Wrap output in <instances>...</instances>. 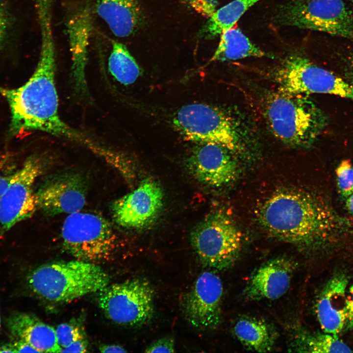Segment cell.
Here are the masks:
<instances>
[{"label": "cell", "instance_id": "cell-1", "mask_svg": "<svg viewBox=\"0 0 353 353\" xmlns=\"http://www.w3.org/2000/svg\"><path fill=\"white\" fill-rule=\"evenodd\" d=\"M269 188L257 199L254 216L271 236L302 250L312 251L351 231L349 222L320 193L285 181Z\"/></svg>", "mask_w": 353, "mask_h": 353}, {"label": "cell", "instance_id": "cell-2", "mask_svg": "<svg viewBox=\"0 0 353 353\" xmlns=\"http://www.w3.org/2000/svg\"><path fill=\"white\" fill-rule=\"evenodd\" d=\"M55 68V50H41L37 67L27 81L15 89L0 86V94L10 110L11 134L38 130L85 142L59 116Z\"/></svg>", "mask_w": 353, "mask_h": 353}, {"label": "cell", "instance_id": "cell-3", "mask_svg": "<svg viewBox=\"0 0 353 353\" xmlns=\"http://www.w3.org/2000/svg\"><path fill=\"white\" fill-rule=\"evenodd\" d=\"M263 105L264 117L272 133L291 147H310L328 124L325 113L305 95L278 90L269 93Z\"/></svg>", "mask_w": 353, "mask_h": 353}, {"label": "cell", "instance_id": "cell-4", "mask_svg": "<svg viewBox=\"0 0 353 353\" xmlns=\"http://www.w3.org/2000/svg\"><path fill=\"white\" fill-rule=\"evenodd\" d=\"M173 125L186 140L222 146L241 159L248 156L252 147L251 133L243 122L208 104L193 103L182 106L174 115Z\"/></svg>", "mask_w": 353, "mask_h": 353}, {"label": "cell", "instance_id": "cell-5", "mask_svg": "<svg viewBox=\"0 0 353 353\" xmlns=\"http://www.w3.org/2000/svg\"><path fill=\"white\" fill-rule=\"evenodd\" d=\"M27 280L34 294L55 303H68L99 292L110 281L98 264L77 259L42 265L29 274Z\"/></svg>", "mask_w": 353, "mask_h": 353}, {"label": "cell", "instance_id": "cell-6", "mask_svg": "<svg viewBox=\"0 0 353 353\" xmlns=\"http://www.w3.org/2000/svg\"><path fill=\"white\" fill-rule=\"evenodd\" d=\"M190 241L203 265L223 270L232 267L239 258L244 237L229 214L217 210L208 214L193 229Z\"/></svg>", "mask_w": 353, "mask_h": 353}, {"label": "cell", "instance_id": "cell-7", "mask_svg": "<svg viewBox=\"0 0 353 353\" xmlns=\"http://www.w3.org/2000/svg\"><path fill=\"white\" fill-rule=\"evenodd\" d=\"M61 233L64 249L76 259L95 263L114 254L116 236L113 227L97 214L80 211L69 214Z\"/></svg>", "mask_w": 353, "mask_h": 353}, {"label": "cell", "instance_id": "cell-8", "mask_svg": "<svg viewBox=\"0 0 353 353\" xmlns=\"http://www.w3.org/2000/svg\"><path fill=\"white\" fill-rule=\"evenodd\" d=\"M282 25L353 39V15L343 0H295L277 15Z\"/></svg>", "mask_w": 353, "mask_h": 353}, {"label": "cell", "instance_id": "cell-9", "mask_svg": "<svg viewBox=\"0 0 353 353\" xmlns=\"http://www.w3.org/2000/svg\"><path fill=\"white\" fill-rule=\"evenodd\" d=\"M98 293L100 307L114 323L138 327L148 324L153 317L154 291L145 279L109 284Z\"/></svg>", "mask_w": 353, "mask_h": 353}, {"label": "cell", "instance_id": "cell-10", "mask_svg": "<svg viewBox=\"0 0 353 353\" xmlns=\"http://www.w3.org/2000/svg\"><path fill=\"white\" fill-rule=\"evenodd\" d=\"M278 90L289 93L335 95L353 101V85L303 56L286 58L275 73Z\"/></svg>", "mask_w": 353, "mask_h": 353}, {"label": "cell", "instance_id": "cell-11", "mask_svg": "<svg viewBox=\"0 0 353 353\" xmlns=\"http://www.w3.org/2000/svg\"><path fill=\"white\" fill-rule=\"evenodd\" d=\"M43 169L42 159L34 155L12 175L10 183L0 198V235L30 218L37 209L33 185Z\"/></svg>", "mask_w": 353, "mask_h": 353}, {"label": "cell", "instance_id": "cell-12", "mask_svg": "<svg viewBox=\"0 0 353 353\" xmlns=\"http://www.w3.org/2000/svg\"><path fill=\"white\" fill-rule=\"evenodd\" d=\"M164 203L161 185L152 178H146L131 192L115 201L111 213L119 226L143 229L152 226L158 218Z\"/></svg>", "mask_w": 353, "mask_h": 353}, {"label": "cell", "instance_id": "cell-13", "mask_svg": "<svg viewBox=\"0 0 353 353\" xmlns=\"http://www.w3.org/2000/svg\"><path fill=\"white\" fill-rule=\"evenodd\" d=\"M241 158L229 149L213 143H199L188 156L186 166L199 182L212 188L231 184L241 172Z\"/></svg>", "mask_w": 353, "mask_h": 353}, {"label": "cell", "instance_id": "cell-14", "mask_svg": "<svg viewBox=\"0 0 353 353\" xmlns=\"http://www.w3.org/2000/svg\"><path fill=\"white\" fill-rule=\"evenodd\" d=\"M223 292L218 275L210 271L201 274L184 299L183 311L186 320L201 330L216 329L222 321Z\"/></svg>", "mask_w": 353, "mask_h": 353}, {"label": "cell", "instance_id": "cell-15", "mask_svg": "<svg viewBox=\"0 0 353 353\" xmlns=\"http://www.w3.org/2000/svg\"><path fill=\"white\" fill-rule=\"evenodd\" d=\"M86 183L78 173L63 172L47 177L35 192L37 209L48 216L81 211L86 204Z\"/></svg>", "mask_w": 353, "mask_h": 353}, {"label": "cell", "instance_id": "cell-16", "mask_svg": "<svg viewBox=\"0 0 353 353\" xmlns=\"http://www.w3.org/2000/svg\"><path fill=\"white\" fill-rule=\"evenodd\" d=\"M93 8L89 2L82 1L67 11L66 25L72 54V71L76 89L87 91L85 69L88 49L93 27Z\"/></svg>", "mask_w": 353, "mask_h": 353}, {"label": "cell", "instance_id": "cell-17", "mask_svg": "<svg viewBox=\"0 0 353 353\" xmlns=\"http://www.w3.org/2000/svg\"><path fill=\"white\" fill-rule=\"evenodd\" d=\"M297 266L293 259L286 256L265 262L250 278L243 290L244 298L255 301L279 298L289 289Z\"/></svg>", "mask_w": 353, "mask_h": 353}, {"label": "cell", "instance_id": "cell-18", "mask_svg": "<svg viewBox=\"0 0 353 353\" xmlns=\"http://www.w3.org/2000/svg\"><path fill=\"white\" fill-rule=\"evenodd\" d=\"M348 283L345 275H336L326 283L318 297L315 312L325 333L337 335L345 327Z\"/></svg>", "mask_w": 353, "mask_h": 353}, {"label": "cell", "instance_id": "cell-19", "mask_svg": "<svg viewBox=\"0 0 353 353\" xmlns=\"http://www.w3.org/2000/svg\"><path fill=\"white\" fill-rule=\"evenodd\" d=\"M95 11L112 33L119 38L134 34L143 20L137 0H96Z\"/></svg>", "mask_w": 353, "mask_h": 353}, {"label": "cell", "instance_id": "cell-20", "mask_svg": "<svg viewBox=\"0 0 353 353\" xmlns=\"http://www.w3.org/2000/svg\"><path fill=\"white\" fill-rule=\"evenodd\" d=\"M7 326L17 339L26 341L40 353H61L55 329L35 316L16 313L8 318Z\"/></svg>", "mask_w": 353, "mask_h": 353}, {"label": "cell", "instance_id": "cell-21", "mask_svg": "<svg viewBox=\"0 0 353 353\" xmlns=\"http://www.w3.org/2000/svg\"><path fill=\"white\" fill-rule=\"evenodd\" d=\"M233 332L247 350L259 353L271 351L278 333L273 325L265 320L253 317H242L235 323Z\"/></svg>", "mask_w": 353, "mask_h": 353}, {"label": "cell", "instance_id": "cell-22", "mask_svg": "<svg viewBox=\"0 0 353 353\" xmlns=\"http://www.w3.org/2000/svg\"><path fill=\"white\" fill-rule=\"evenodd\" d=\"M211 61L235 60L247 57H270L252 43L239 28H231L221 35Z\"/></svg>", "mask_w": 353, "mask_h": 353}, {"label": "cell", "instance_id": "cell-23", "mask_svg": "<svg viewBox=\"0 0 353 353\" xmlns=\"http://www.w3.org/2000/svg\"><path fill=\"white\" fill-rule=\"evenodd\" d=\"M261 0H233L214 11L199 32L205 39L214 38L232 28L253 5Z\"/></svg>", "mask_w": 353, "mask_h": 353}, {"label": "cell", "instance_id": "cell-24", "mask_svg": "<svg viewBox=\"0 0 353 353\" xmlns=\"http://www.w3.org/2000/svg\"><path fill=\"white\" fill-rule=\"evenodd\" d=\"M298 332L290 344L293 352L299 353H351L352 351L337 335L329 333Z\"/></svg>", "mask_w": 353, "mask_h": 353}, {"label": "cell", "instance_id": "cell-25", "mask_svg": "<svg viewBox=\"0 0 353 353\" xmlns=\"http://www.w3.org/2000/svg\"><path fill=\"white\" fill-rule=\"evenodd\" d=\"M108 66L114 78L125 85L133 83L141 73L139 66L126 46L117 41L112 43Z\"/></svg>", "mask_w": 353, "mask_h": 353}, {"label": "cell", "instance_id": "cell-26", "mask_svg": "<svg viewBox=\"0 0 353 353\" xmlns=\"http://www.w3.org/2000/svg\"><path fill=\"white\" fill-rule=\"evenodd\" d=\"M335 174L338 190L347 198L353 194V165L349 160H343L336 168Z\"/></svg>", "mask_w": 353, "mask_h": 353}, {"label": "cell", "instance_id": "cell-27", "mask_svg": "<svg viewBox=\"0 0 353 353\" xmlns=\"http://www.w3.org/2000/svg\"><path fill=\"white\" fill-rule=\"evenodd\" d=\"M55 331L58 344L61 349L67 347L77 340L85 338L82 329L78 326L71 323L59 325Z\"/></svg>", "mask_w": 353, "mask_h": 353}, {"label": "cell", "instance_id": "cell-28", "mask_svg": "<svg viewBox=\"0 0 353 353\" xmlns=\"http://www.w3.org/2000/svg\"><path fill=\"white\" fill-rule=\"evenodd\" d=\"M145 353H174L175 340L172 336H166L152 342L145 349Z\"/></svg>", "mask_w": 353, "mask_h": 353}, {"label": "cell", "instance_id": "cell-29", "mask_svg": "<svg viewBox=\"0 0 353 353\" xmlns=\"http://www.w3.org/2000/svg\"><path fill=\"white\" fill-rule=\"evenodd\" d=\"M10 27V18L6 6L0 1V50L5 43Z\"/></svg>", "mask_w": 353, "mask_h": 353}, {"label": "cell", "instance_id": "cell-30", "mask_svg": "<svg viewBox=\"0 0 353 353\" xmlns=\"http://www.w3.org/2000/svg\"><path fill=\"white\" fill-rule=\"evenodd\" d=\"M347 294L345 327L347 329H352L353 328V283Z\"/></svg>", "mask_w": 353, "mask_h": 353}, {"label": "cell", "instance_id": "cell-31", "mask_svg": "<svg viewBox=\"0 0 353 353\" xmlns=\"http://www.w3.org/2000/svg\"><path fill=\"white\" fill-rule=\"evenodd\" d=\"M88 342L84 338L77 340L67 347L61 349V353H86L88 351Z\"/></svg>", "mask_w": 353, "mask_h": 353}, {"label": "cell", "instance_id": "cell-32", "mask_svg": "<svg viewBox=\"0 0 353 353\" xmlns=\"http://www.w3.org/2000/svg\"><path fill=\"white\" fill-rule=\"evenodd\" d=\"M17 353H40L26 341L17 339L13 344Z\"/></svg>", "mask_w": 353, "mask_h": 353}, {"label": "cell", "instance_id": "cell-33", "mask_svg": "<svg viewBox=\"0 0 353 353\" xmlns=\"http://www.w3.org/2000/svg\"><path fill=\"white\" fill-rule=\"evenodd\" d=\"M102 353H126V351L122 347L117 345H103L99 348Z\"/></svg>", "mask_w": 353, "mask_h": 353}, {"label": "cell", "instance_id": "cell-34", "mask_svg": "<svg viewBox=\"0 0 353 353\" xmlns=\"http://www.w3.org/2000/svg\"><path fill=\"white\" fill-rule=\"evenodd\" d=\"M12 179V175L5 176L0 175V198L8 187Z\"/></svg>", "mask_w": 353, "mask_h": 353}, {"label": "cell", "instance_id": "cell-35", "mask_svg": "<svg viewBox=\"0 0 353 353\" xmlns=\"http://www.w3.org/2000/svg\"><path fill=\"white\" fill-rule=\"evenodd\" d=\"M0 353L17 352L13 344H6L0 346Z\"/></svg>", "mask_w": 353, "mask_h": 353}, {"label": "cell", "instance_id": "cell-36", "mask_svg": "<svg viewBox=\"0 0 353 353\" xmlns=\"http://www.w3.org/2000/svg\"><path fill=\"white\" fill-rule=\"evenodd\" d=\"M346 199V207L349 212L353 216V194Z\"/></svg>", "mask_w": 353, "mask_h": 353}, {"label": "cell", "instance_id": "cell-37", "mask_svg": "<svg viewBox=\"0 0 353 353\" xmlns=\"http://www.w3.org/2000/svg\"><path fill=\"white\" fill-rule=\"evenodd\" d=\"M349 77L350 78L351 83L353 85V64L350 72Z\"/></svg>", "mask_w": 353, "mask_h": 353}, {"label": "cell", "instance_id": "cell-38", "mask_svg": "<svg viewBox=\"0 0 353 353\" xmlns=\"http://www.w3.org/2000/svg\"><path fill=\"white\" fill-rule=\"evenodd\" d=\"M346 0L349 1L353 3V0Z\"/></svg>", "mask_w": 353, "mask_h": 353}, {"label": "cell", "instance_id": "cell-39", "mask_svg": "<svg viewBox=\"0 0 353 353\" xmlns=\"http://www.w3.org/2000/svg\"></svg>", "mask_w": 353, "mask_h": 353}]
</instances>
